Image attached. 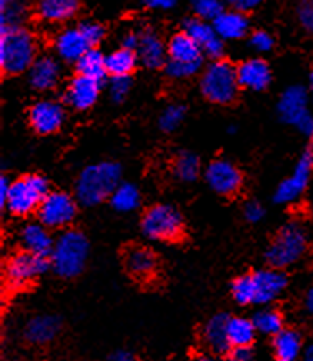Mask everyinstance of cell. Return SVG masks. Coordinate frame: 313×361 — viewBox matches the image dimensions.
<instances>
[{
    "mask_svg": "<svg viewBox=\"0 0 313 361\" xmlns=\"http://www.w3.org/2000/svg\"><path fill=\"white\" fill-rule=\"evenodd\" d=\"M287 288V276L277 270H259L238 276L232 283V296L240 305H269Z\"/></svg>",
    "mask_w": 313,
    "mask_h": 361,
    "instance_id": "obj_1",
    "label": "cell"
},
{
    "mask_svg": "<svg viewBox=\"0 0 313 361\" xmlns=\"http://www.w3.org/2000/svg\"><path fill=\"white\" fill-rule=\"evenodd\" d=\"M122 166L115 161H99L82 170L75 182V197L85 207L102 203L112 197L115 188L121 185Z\"/></svg>",
    "mask_w": 313,
    "mask_h": 361,
    "instance_id": "obj_2",
    "label": "cell"
},
{
    "mask_svg": "<svg viewBox=\"0 0 313 361\" xmlns=\"http://www.w3.org/2000/svg\"><path fill=\"white\" fill-rule=\"evenodd\" d=\"M37 60V42L25 27L0 30V67L4 73L29 72Z\"/></svg>",
    "mask_w": 313,
    "mask_h": 361,
    "instance_id": "obj_3",
    "label": "cell"
},
{
    "mask_svg": "<svg viewBox=\"0 0 313 361\" xmlns=\"http://www.w3.org/2000/svg\"><path fill=\"white\" fill-rule=\"evenodd\" d=\"M89 257V240L82 231L67 230L55 240L50 265L62 279H75L85 268Z\"/></svg>",
    "mask_w": 313,
    "mask_h": 361,
    "instance_id": "obj_4",
    "label": "cell"
},
{
    "mask_svg": "<svg viewBox=\"0 0 313 361\" xmlns=\"http://www.w3.org/2000/svg\"><path fill=\"white\" fill-rule=\"evenodd\" d=\"M200 90L211 104H232L240 90L237 68L225 60H214L202 73Z\"/></svg>",
    "mask_w": 313,
    "mask_h": 361,
    "instance_id": "obj_5",
    "label": "cell"
},
{
    "mask_svg": "<svg viewBox=\"0 0 313 361\" xmlns=\"http://www.w3.org/2000/svg\"><path fill=\"white\" fill-rule=\"evenodd\" d=\"M307 247L308 238L305 230L302 225L292 221V224L285 225L271 240L266 248V262L277 270L292 267L302 260L303 255L307 253Z\"/></svg>",
    "mask_w": 313,
    "mask_h": 361,
    "instance_id": "obj_6",
    "label": "cell"
},
{
    "mask_svg": "<svg viewBox=\"0 0 313 361\" xmlns=\"http://www.w3.org/2000/svg\"><path fill=\"white\" fill-rule=\"evenodd\" d=\"M167 50L168 60L165 63V72L175 80L190 78L202 68L204 52H202L199 44L185 32L175 34L168 42Z\"/></svg>",
    "mask_w": 313,
    "mask_h": 361,
    "instance_id": "obj_7",
    "label": "cell"
},
{
    "mask_svg": "<svg viewBox=\"0 0 313 361\" xmlns=\"http://www.w3.org/2000/svg\"><path fill=\"white\" fill-rule=\"evenodd\" d=\"M49 193L47 178L37 173L24 175L11 183L6 208L16 216H27L39 210Z\"/></svg>",
    "mask_w": 313,
    "mask_h": 361,
    "instance_id": "obj_8",
    "label": "cell"
},
{
    "mask_svg": "<svg viewBox=\"0 0 313 361\" xmlns=\"http://www.w3.org/2000/svg\"><path fill=\"white\" fill-rule=\"evenodd\" d=\"M310 94L302 85H292L283 90L278 100V115L282 122L295 127L303 137L313 138V114Z\"/></svg>",
    "mask_w": 313,
    "mask_h": 361,
    "instance_id": "obj_9",
    "label": "cell"
},
{
    "mask_svg": "<svg viewBox=\"0 0 313 361\" xmlns=\"http://www.w3.org/2000/svg\"><path fill=\"white\" fill-rule=\"evenodd\" d=\"M140 226L147 238L156 242H175L183 233V219L177 208L160 203L145 212Z\"/></svg>",
    "mask_w": 313,
    "mask_h": 361,
    "instance_id": "obj_10",
    "label": "cell"
},
{
    "mask_svg": "<svg viewBox=\"0 0 313 361\" xmlns=\"http://www.w3.org/2000/svg\"><path fill=\"white\" fill-rule=\"evenodd\" d=\"M77 202L67 192H50L42 205L37 210V216L47 228H66L75 220Z\"/></svg>",
    "mask_w": 313,
    "mask_h": 361,
    "instance_id": "obj_11",
    "label": "cell"
},
{
    "mask_svg": "<svg viewBox=\"0 0 313 361\" xmlns=\"http://www.w3.org/2000/svg\"><path fill=\"white\" fill-rule=\"evenodd\" d=\"M49 270V258L39 257L30 252H20L13 255L11 260L7 262L6 267V275L8 285L20 288L32 283V281L39 279L40 275H44Z\"/></svg>",
    "mask_w": 313,
    "mask_h": 361,
    "instance_id": "obj_12",
    "label": "cell"
},
{
    "mask_svg": "<svg viewBox=\"0 0 313 361\" xmlns=\"http://www.w3.org/2000/svg\"><path fill=\"white\" fill-rule=\"evenodd\" d=\"M312 170L313 152L305 150L298 159L292 175L278 185L277 192H275V202L280 203V205H288V203L297 202L307 190L308 183H310Z\"/></svg>",
    "mask_w": 313,
    "mask_h": 361,
    "instance_id": "obj_13",
    "label": "cell"
},
{
    "mask_svg": "<svg viewBox=\"0 0 313 361\" xmlns=\"http://www.w3.org/2000/svg\"><path fill=\"white\" fill-rule=\"evenodd\" d=\"M205 180L215 193L223 197L235 195L243 183L242 172L228 160L211 161L205 170Z\"/></svg>",
    "mask_w": 313,
    "mask_h": 361,
    "instance_id": "obj_14",
    "label": "cell"
},
{
    "mask_svg": "<svg viewBox=\"0 0 313 361\" xmlns=\"http://www.w3.org/2000/svg\"><path fill=\"white\" fill-rule=\"evenodd\" d=\"M29 122L32 128L40 135H52L61 130L66 122V110L55 100H40L32 105Z\"/></svg>",
    "mask_w": 313,
    "mask_h": 361,
    "instance_id": "obj_15",
    "label": "cell"
},
{
    "mask_svg": "<svg viewBox=\"0 0 313 361\" xmlns=\"http://www.w3.org/2000/svg\"><path fill=\"white\" fill-rule=\"evenodd\" d=\"M183 32L199 44L202 52L207 57L219 60L223 55V40L215 32L211 22L202 20L199 17L187 18L185 24H183Z\"/></svg>",
    "mask_w": 313,
    "mask_h": 361,
    "instance_id": "obj_16",
    "label": "cell"
},
{
    "mask_svg": "<svg viewBox=\"0 0 313 361\" xmlns=\"http://www.w3.org/2000/svg\"><path fill=\"white\" fill-rule=\"evenodd\" d=\"M54 49L62 60L70 63H77L92 47L77 25L67 27V29L59 32L54 40Z\"/></svg>",
    "mask_w": 313,
    "mask_h": 361,
    "instance_id": "obj_17",
    "label": "cell"
},
{
    "mask_svg": "<svg viewBox=\"0 0 313 361\" xmlns=\"http://www.w3.org/2000/svg\"><path fill=\"white\" fill-rule=\"evenodd\" d=\"M100 97V82L94 78L75 75L68 83L66 100L72 109L89 110L94 107Z\"/></svg>",
    "mask_w": 313,
    "mask_h": 361,
    "instance_id": "obj_18",
    "label": "cell"
},
{
    "mask_svg": "<svg viewBox=\"0 0 313 361\" xmlns=\"http://www.w3.org/2000/svg\"><path fill=\"white\" fill-rule=\"evenodd\" d=\"M135 52L139 55V62L147 68H160L168 60L167 45L154 30L139 32V47Z\"/></svg>",
    "mask_w": 313,
    "mask_h": 361,
    "instance_id": "obj_19",
    "label": "cell"
},
{
    "mask_svg": "<svg viewBox=\"0 0 313 361\" xmlns=\"http://www.w3.org/2000/svg\"><path fill=\"white\" fill-rule=\"evenodd\" d=\"M237 75L240 87L247 90L262 92L270 85L271 71L269 63L262 59H248L237 67Z\"/></svg>",
    "mask_w": 313,
    "mask_h": 361,
    "instance_id": "obj_20",
    "label": "cell"
},
{
    "mask_svg": "<svg viewBox=\"0 0 313 361\" xmlns=\"http://www.w3.org/2000/svg\"><path fill=\"white\" fill-rule=\"evenodd\" d=\"M59 80H61V63L50 55L37 57L34 66L29 71V82L32 89L49 92L57 87Z\"/></svg>",
    "mask_w": 313,
    "mask_h": 361,
    "instance_id": "obj_21",
    "label": "cell"
},
{
    "mask_svg": "<svg viewBox=\"0 0 313 361\" xmlns=\"http://www.w3.org/2000/svg\"><path fill=\"white\" fill-rule=\"evenodd\" d=\"M20 242L25 252H30L45 258H49L52 255L55 245V240L50 235L49 228L40 224V221L39 224H29L22 228Z\"/></svg>",
    "mask_w": 313,
    "mask_h": 361,
    "instance_id": "obj_22",
    "label": "cell"
},
{
    "mask_svg": "<svg viewBox=\"0 0 313 361\" xmlns=\"http://www.w3.org/2000/svg\"><path fill=\"white\" fill-rule=\"evenodd\" d=\"M211 24H214L215 32H217L223 42L240 40L248 34V29H250V22H248L245 13L233 11V8L223 11Z\"/></svg>",
    "mask_w": 313,
    "mask_h": 361,
    "instance_id": "obj_23",
    "label": "cell"
},
{
    "mask_svg": "<svg viewBox=\"0 0 313 361\" xmlns=\"http://www.w3.org/2000/svg\"><path fill=\"white\" fill-rule=\"evenodd\" d=\"M78 8V0H39L37 17L47 24H63L77 16Z\"/></svg>",
    "mask_w": 313,
    "mask_h": 361,
    "instance_id": "obj_24",
    "label": "cell"
},
{
    "mask_svg": "<svg viewBox=\"0 0 313 361\" xmlns=\"http://www.w3.org/2000/svg\"><path fill=\"white\" fill-rule=\"evenodd\" d=\"M228 314H215L211 317L204 328V333H202V338H204V343L207 348H209L211 353L223 355L227 351L232 350L228 341V333H227V325H228Z\"/></svg>",
    "mask_w": 313,
    "mask_h": 361,
    "instance_id": "obj_25",
    "label": "cell"
},
{
    "mask_svg": "<svg viewBox=\"0 0 313 361\" xmlns=\"http://www.w3.org/2000/svg\"><path fill=\"white\" fill-rule=\"evenodd\" d=\"M156 255L147 247H132L125 253V268L132 276L149 280L156 271Z\"/></svg>",
    "mask_w": 313,
    "mask_h": 361,
    "instance_id": "obj_26",
    "label": "cell"
},
{
    "mask_svg": "<svg viewBox=\"0 0 313 361\" xmlns=\"http://www.w3.org/2000/svg\"><path fill=\"white\" fill-rule=\"evenodd\" d=\"M61 331V320L52 314H40L32 318L25 326V336L30 343L45 345L50 343Z\"/></svg>",
    "mask_w": 313,
    "mask_h": 361,
    "instance_id": "obj_27",
    "label": "cell"
},
{
    "mask_svg": "<svg viewBox=\"0 0 313 361\" xmlns=\"http://www.w3.org/2000/svg\"><path fill=\"white\" fill-rule=\"evenodd\" d=\"M274 356L277 361H297L302 353V336L295 330H283L274 336Z\"/></svg>",
    "mask_w": 313,
    "mask_h": 361,
    "instance_id": "obj_28",
    "label": "cell"
},
{
    "mask_svg": "<svg viewBox=\"0 0 313 361\" xmlns=\"http://www.w3.org/2000/svg\"><path fill=\"white\" fill-rule=\"evenodd\" d=\"M139 55L135 50L121 47L107 55V73L112 77H130L137 68Z\"/></svg>",
    "mask_w": 313,
    "mask_h": 361,
    "instance_id": "obj_29",
    "label": "cell"
},
{
    "mask_svg": "<svg viewBox=\"0 0 313 361\" xmlns=\"http://www.w3.org/2000/svg\"><path fill=\"white\" fill-rule=\"evenodd\" d=\"M227 333L230 346L232 348H238V346H252L255 335L259 331H257L255 325H253V320H248V318L243 317H230Z\"/></svg>",
    "mask_w": 313,
    "mask_h": 361,
    "instance_id": "obj_30",
    "label": "cell"
},
{
    "mask_svg": "<svg viewBox=\"0 0 313 361\" xmlns=\"http://www.w3.org/2000/svg\"><path fill=\"white\" fill-rule=\"evenodd\" d=\"M77 75H84L94 80L102 82L107 75V55H104L100 50L90 49L84 57L75 63Z\"/></svg>",
    "mask_w": 313,
    "mask_h": 361,
    "instance_id": "obj_31",
    "label": "cell"
},
{
    "mask_svg": "<svg viewBox=\"0 0 313 361\" xmlns=\"http://www.w3.org/2000/svg\"><path fill=\"white\" fill-rule=\"evenodd\" d=\"M27 7L24 0H0V30L24 27Z\"/></svg>",
    "mask_w": 313,
    "mask_h": 361,
    "instance_id": "obj_32",
    "label": "cell"
},
{
    "mask_svg": "<svg viewBox=\"0 0 313 361\" xmlns=\"http://www.w3.org/2000/svg\"><path fill=\"white\" fill-rule=\"evenodd\" d=\"M110 203L121 214L133 212L140 205V192L133 183H121L110 197Z\"/></svg>",
    "mask_w": 313,
    "mask_h": 361,
    "instance_id": "obj_33",
    "label": "cell"
},
{
    "mask_svg": "<svg viewBox=\"0 0 313 361\" xmlns=\"http://www.w3.org/2000/svg\"><path fill=\"white\" fill-rule=\"evenodd\" d=\"M200 159L192 152H182L173 160V173L182 182H193L200 177Z\"/></svg>",
    "mask_w": 313,
    "mask_h": 361,
    "instance_id": "obj_34",
    "label": "cell"
},
{
    "mask_svg": "<svg viewBox=\"0 0 313 361\" xmlns=\"http://www.w3.org/2000/svg\"><path fill=\"white\" fill-rule=\"evenodd\" d=\"M253 325H255L257 331L262 333V335L275 336L283 330V317L277 310L265 308L255 313Z\"/></svg>",
    "mask_w": 313,
    "mask_h": 361,
    "instance_id": "obj_35",
    "label": "cell"
},
{
    "mask_svg": "<svg viewBox=\"0 0 313 361\" xmlns=\"http://www.w3.org/2000/svg\"><path fill=\"white\" fill-rule=\"evenodd\" d=\"M187 115V109L180 104H170L168 107L164 109V112L160 114L159 125L164 132H175L178 127L183 123Z\"/></svg>",
    "mask_w": 313,
    "mask_h": 361,
    "instance_id": "obj_36",
    "label": "cell"
},
{
    "mask_svg": "<svg viewBox=\"0 0 313 361\" xmlns=\"http://www.w3.org/2000/svg\"><path fill=\"white\" fill-rule=\"evenodd\" d=\"M192 11L202 20L214 22L225 8L222 0H192Z\"/></svg>",
    "mask_w": 313,
    "mask_h": 361,
    "instance_id": "obj_37",
    "label": "cell"
},
{
    "mask_svg": "<svg viewBox=\"0 0 313 361\" xmlns=\"http://www.w3.org/2000/svg\"><path fill=\"white\" fill-rule=\"evenodd\" d=\"M295 16L302 29L313 35V0H297Z\"/></svg>",
    "mask_w": 313,
    "mask_h": 361,
    "instance_id": "obj_38",
    "label": "cell"
},
{
    "mask_svg": "<svg viewBox=\"0 0 313 361\" xmlns=\"http://www.w3.org/2000/svg\"><path fill=\"white\" fill-rule=\"evenodd\" d=\"M78 29L82 30V34H84V37L90 44L92 49H95V45H99L105 37L104 25L99 24V22L85 20V22H82V24H78Z\"/></svg>",
    "mask_w": 313,
    "mask_h": 361,
    "instance_id": "obj_39",
    "label": "cell"
},
{
    "mask_svg": "<svg viewBox=\"0 0 313 361\" xmlns=\"http://www.w3.org/2000/svg\"><path fill=\"white\" fill-rule=\"evenodd\" d=\"M132 89L130 77H112L109 83V94L112 97L113 102L125 100L128 92Z\"/></svg>",
    "mask_w": 313,
    "mask_h": 361,
    "instance_id": "obj_40",
    "label": "cell"
},
{
    "mask_svg": "<svg viewBox=\"0 0 313 361\" xmlns=\"http://www.w3.org/2000/svg\"><path fill=\"white\" fill-rule=\"evenodd\" d=\"M248 45L255 50L257 54H266L274 49L275 40L269 32L265 30H257L250 35V40H248Z\"/></svg>",
    "mask_w": 313,
    "mask_h": 361,
    "instance_id": "obj_41",
    "label": "cell"
},
{
    "mask_svg": "<svg viewBox=\"0 0 313 361\" xmlns=\"http://www.w3.org/2000/svg\"><path fill=\"white\" fill-rule=\"evenodd\" d=\"M243 215H245V219L250 221V224H259V221L265 216V208L255 200L247 202L245 208H243Z\"/></svg>",
    "mask_w": 313,
    "mask_h": 361,
    "instance_id": "obj_42",
    "label": "cell"
},
{
    "mask_svg": "<svg viewBox=\"0 0 313 361\" xmlns=\"http://www.w3.org/2000/svg\"><path fill=\"white\" fill-rule=\"evenodd\" d=\"M262 2H264V0H227L230 8H233V11H238L242 13L255 11L257 7L262 6Z\"/></svg>",
    "mask_w": 313,
    "mask_h": 361,
    "instance_id": "obj_43",
    "label": "cell"
},
{
    "mask_svg": "<svg viewBox=\"0 0 313 361\" xmlns=\"http://www.w3.org/2000/svg\"><path fill=\"white\" fill-rule=\"evenodd\" d=\"M255 360V353L250 346H238V348H232L228 351L227 361H253Z\"/></svg>",
    "mask_w": 313,
    "mask_h": 361,
    "instance_id": "obj_44",
    "label": "cell"
},
{
    "mask_svg": "<svg viewBox=\"0 0 313 361\" xmlns=\"http://www.w3.org/2000/svg\"><path fill=\"white\" fill-rule=\"evenodd\" d=\"M142 2L152 11H170L177 6L178 0H142Z\"/></svg>",
    "mask_w": 313,
    "mask_h": 361,
    "instance_id": "obj_45",
    "label": "cell"
},
{
    "mask_svg": "<svg viewBox=\"0 0 313 361\" xmlns=\"http://www.w3.org/2000/svg\"><path fill=\"white\" fill-rule=\"evenodd\" d=\"M122 47L137 50V47H139V32H128V34L123 37Z\"/></svg>",
    "mask_w": 313,
    "mask_h": 361,
    "instance_id": "obj_46",
    "label": "cell"
},
{
    "mask_svg": "<svg viewBox=\"0 0 313 361\" xmlns=\"http://www.w3.org/2000/svg\"><path fill=\"white\" fill-rule=\"evenodd\" d=\"M8 190H11V182H8L6 175H2V177H0V205L2 207H6Z\"/></svg>",
    "mask_w": 313,
    "mask_h": 361,
    "instance_id": "obj_47",
    "label": "cell"
},
{
    "mask_svg": "<svg viewBox=\"0 0 313 361\" xmlns=\"http://www.w3.org/2000/svg\"><path fill=\"white\" fill-rule=\"evenodd\" d=\"M109 361H135V356H133L132 351L128 350H118L110 355Z\"/></svg>",
    "mask_w": 313,
    "mask_h": 361,
    "instance_id": "obj_48",
    "label": "cell"
},
{
    "mask_svg": "<svg viewBox=\"0 0 313 361\" xmlns=\"http://www.w3.org/2000/svg\"><path fill=\"white\" fill-rule=\"evenodd\" d=\"M305 308L308 313L313 314V285L308 288L307 295H305Z\"/></svg>",
    "mask_w": 313,
    "mask_h": 361,
    "instance_id": "obj_49",
    "label": "cell"
},
{
    "mask_svg": "<svg viewBox=\"0 0 313 361\" xmlns=\"http://www.w3.org/2000/svg\"><path fill=\"white\" fill-rule=\"evenodd\" d=\"M303 361H313V343L303 353Z\"/></svg>",
    "mask_w": 313,
    "mask_h": 361,
    "instance_id": "obj_50",
    "label": "cell"
},
{
    "mask_svg": "<svg viewBox=\"0 0 313 361\" xmlns=\"http://www.w3.org/2000/svg\"><path fill=\"white\" fill-rule=\"evenodd\" d=\"M308 94H310V100L313 104V71L310 73V78H308Z\"/></svg>",
    "mask_w": 313,
    "mask_h": 361,
    "instance_id": "obj_51",
    "label": "cell"
},
{
    "mask_svg": "<svg viewBox=\"0 0 313 361\" xmlns=\"http://www.w3.org/2000/svg\"><path fill=\"white\" fill-rule=\"evenodd\" d=\"M192 361H215L211 356H207V355H200V356H195Z\"/></svg>",
    "mask_w": 313,
    "mask_h": 361,
    "instance_id": "obj_52",
    "label": "cell"
}]
</instances>
